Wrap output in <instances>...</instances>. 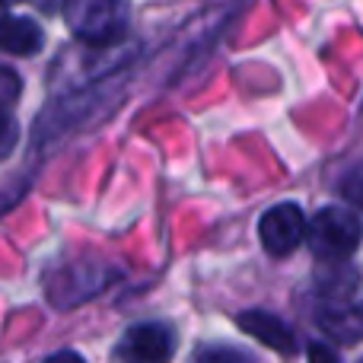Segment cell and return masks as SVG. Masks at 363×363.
I'll return each mask as SVG.
<instances>
[{
	"label": "cell",
	"mask_w": 363,
	"mask_h": 363,
	"mask_svg": "<svg viewBox=\"0 0 363 363\" xmlns=\"http://www.w3.org/2000/svg\"><path fill=\"white\" fill-rule=\"evenodd\" d=\"M236 322H239V328H245L255 341L274 347V351H281V354H294L296 351V338H294V332H290V325L284 319H277L274 313L249 309V313H239Z\"/></svg>",
	"instance_id": "obj_6"
},
{
	"label": "cell",
	"mask_w": 363,
	"mask_h": 363,
	"mask_svg": "<svg viewBox=\"0 0 363 363\" xmlns=\"http://www.w3.org/2000/svg\"><path fill=\"white\" fill-rule=\"evenodd\" d=\"M42 45H45V32L38 29L35 19L16 16L6 6H0V51L32 57Z\"/></svg>",
	"instance_id": "obj_5"
},
{
	"label": "cell",
	"mask_w": 363,
	"mask_h": 363,
	"mask_svg": "<svg viewBox=\"0 0 363 363\" xmlns=\"http://www.w3.org/2000/svg\"><path fill=\"white\" fill-rule=\"evenodd\" d=\"M74 32L80 42L86 45H112L125 35L128 10L121 4H106V0H86V4H70L64 10Z\"/></svg>",
	"instance_id": "obj_2"
},
{
	"label": "cell",
	"mask_w": 363,
	"mask_h": 363,
	"mask_svg": "<svg viewBox=\"0 0 363 363\" xmlns=\"http://www.w3.org/2000/svg\"><path fill=\"white\" fill-rule=\"evenodd\" d=\"M176 351V332L163 322H140L128 328L118 345L121 363H169Z\"/></svg>",
	"instance_id": "obj_4"
},
{
	"label": "cell",
	"mask_w": 363,
	"mask_h": 363,
	"mask_svg": "<svg viewBox=\"0 0 363 363\" xmlns=\"http://www.w3.org/2000/svg\"><path fill=\"white\" fill-rule=\"evenodd\" d=\"M315 319L332 338L345 341V345H354L363 338V309L351 306L347 300H328Z\"/></svg>",
	"instance_id": "obj_7"
},
{
	"label": "cell",
	"mask_w": 363,
	"mask_h": 363,
	"mask_svg": "<svg viewBox=\"0 0 363 363\" xmlns=\"http://www.w3.org/2000/svg\"><path fill=\"white\" fill-rule=\"evenodd\" d=\"M45 363H86V360H83L80 354H74V351H61V354H51Z\"/></svg>",
	"instance_id": "obj_13"
},
{
	"label": "cell",
	"mask_w": 363,
	"mask_h": 363,
	"mask_svg": "<svg viewBox=\"0 0 363 363\" xmlns=\"http://www.w3.org/2000/svg\"><path fill=\"white\" fill-rule=\"evenodd\" d=\"M194 363H252L249 354L230 345H204L194 354Z\"/></svg>",
	"instance_id": "obj_8"
},
{
	"label": "cell",
	"mask_w": 363,
	"mask_h": 363,
	"mask_svg": "<svg viewBox=\"0 0 363 363\" xmlns=\"http://www.w3.org/2000/svg\"><path fill=\"white\" fill-rule=\"evenodd\" d=\"M19 93H23V80H19V74L13 67H6V64H0V108L10 106V102H16Z\"/></svg>",
	"instance_id": "obj_10"
},
{
	"label": "cell",
	"mask_w": 363,
	"mask_h": 363,
	"mask_svg": "<svg viewBox=\"0 0 363 363\" xmlns=\"http://www.w3.org/2000/svg\"><path fill=\"white\" fill-rule=\"evenodd\" d=\"M360 363H363V360H360Z\"/></svg>",
	"instance_id": "obj_14"
},
{
	"label": "cell",
	"mask_w": 363,
	"mask_h": 363,
	"mask_svg": "<svg viewBox=\"0 0 363 363\" xmlns=\"http://www.w3.org/2000/svg\"><path fill=\"white\" fill-rule=\"evenodd\" d=\"M309 363H341L328 345H309Z\"/></svg>",
	"instance_id": "obj_12"
},
{
	"label": "cell",
	"mask_w": 363,
	"mask_h": 363,
	"mask_svg": "<svg viewBox=\"0 0 363 363\" xmlns=\"http://www.w3.org/2000/svg\"><path fill=\"white\" fill-rule=\"evenodd\" d=\"M258 236L271 255H290L309 236V223L296 204H274L258 220Z\"/></svg>",
	"instance_id": "obj_3"
},
{
	"label": "cell",
	"mask_w": 363,
	"mask_h": 363,
	"mask_svg": "<svg viewBox=\"0 0 363 363\" xmlns=\"http://www.w3.org/2000/svg\"><path fill=\"white\" fill-rule=\"evenodd\" d=\"M341 198H345L347 204H354V207L363 211V166L351 169L345 179H341Z\"/></svg>",
	"instance_id": "obj_11"
},
{
	"label": "cell",
	"mask_w": 363,
	"mask_h": 363,
	"mask_svg": "<svg viewBox=\"0 0 363 363\" xmlns=\"http://www.w3.org/2000/svg\"><path fill=\"white\" fill-rule=\"evenodd\" d=\"M309 245L319 258L325 262H341V258L354 255L363 239V223L351 207L328 204L309 223Z\"/></svg>",
	"instance_id": "obj_1"
},
{
	"label": "cell",
	"mask_w": 363,
	"mask_h": 363,
	"mask_svg": "<svg viewBox=\"0 0 363 363\" xmlns=\"http://www.w3.org/2000/svg\"><path fill=\"white\" fill-rule=\"evenodd\" d=\"M19 144V121L6 108H0V160H6Z\"/></svg>",
	"instance_id": "obj_9"
}]
</instances>
